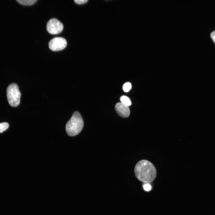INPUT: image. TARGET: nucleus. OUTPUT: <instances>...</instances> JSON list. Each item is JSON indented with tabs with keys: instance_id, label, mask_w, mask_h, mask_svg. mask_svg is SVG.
Wrapping results in <instances>:
<instances>
[{
	"instance_id": "1",
	"label": "nucleus",
	"mask_w": 215,
	"mask_h": 215,
	"mask_svg": "<svg viewBox=\"0 0 215 215\" xmlns=\"http://www.w3.org/2000/svg\"><path fill=\"white\" fill-rule=\"evenodd\" d=\"M134 173L136 178L144 183L153 181L156 176V171L154 165L147 160H142L136 164Z\"/></svg>"
},
{
	"instance_id": "2",
	"label": "nucleus",
	"mask_w": 215,
	"mask_h": 215,
	"mask_svg": "<svg viewBox=\"0 0 215 215\" xmlns=\"http://www.w3.org/2000/svg\"><path fill=\"white\" fill-rule=\"evenodd\" d=\"M84 122L80 113L78 111H75L65 127L66 132L70 136L78 134L82 130Z\"/></svg>"
},
{
	"instance_id": "3",
	"label": "nucleus",
	"mask_w": 215,
	"mask_h": 215,
	"mask_svg": "<svg viewBox=\"0 0 215 215\" xmlns=\"http://www.w3.org/2000/svg\"><path fill=\"white\" fill-rule=\"evenodd\" d=\"M7 95L8 101L11 106L16 107L19 105L21 93L17 84L13 83L8 87Z\"/></svg>"
},
{
	"instance_id": "4",
	"label": "nucleus",
	"mask_w": 215,
	"mask_h": 215,
	"mask_svg": "<svg viewBox=\"0 0 215 215\" xmlns=\"http://www.w3.org/2000/svg\"><path fill=\"white\" fill-rule=\"evenodd\" d=\"M63 27L62 23L55 18L49 20L47 24V31L52 34H56L60 33L63 30Z\"/></svg>"
},
{
	"instance_id": "5",
	"label": "nucleus",
	"mask_w": 215,
	"mask_h": 215,
	"mask_svg": "<svg viewBox=\"0 0 215 215\" xmlns=\"http://www.w3.org/2000/svg\"><path fill=\"white\" fill-rule=\"evenodd\" d=\"M66 39L62 37H56L50 40L49 43L50 49L53 51H57L64 49L67 46Z\"/></svg>"
},
{
	"instance_id": "6",
	"label": "nucleus",
	"mask_w": 215,
	"mask_h": 215,
	"mask_svg": "<svg viewBox=\"0 0 215 215\" xmlns=\"http://www.w3.org/2000/svg\"><path fill=\"white\" fill-rule=\"evenodd\" d=\"M116 110L118 114L123 117H127L130 114V110L128 107L121 102L117 103L115 106Z\"/></svg>"
},
{
	"instance_id": "7",
	"label": "nucleus",
	"mask_w": 215,
	"mask_h": 215,
	"mask_svg": "<svg viewBox=\"0 0 215 215\" xmlns=\"http://www.w3.org/2000/svg\"><path fill=\"white\" fill-rule=\"evenodd\" d=\"M120 101L122 103L128 107L130 106L131 104L130 99L125 96H121L120 98Z\"/></svg>"
},
{
	"instance_id": "8",
	"label": "nucleus",
	"mask_w": 215,
	"mask_h": 215,
	"mask_svg": "<svg viewBox=\"0 0 215 215\" xmlns=\"http://www.w3.org/2000/svg\"><path fill=\"white\" fill-rule=\"evenodd\" d=\"M37 0H16L21 4L24 5H30L34 4Z\"/></svg>"
},
{
	"instance_id": "9",
	"label": "nucleus",
	"mask_w": 215,
	"mask_h": 215,
	"mask_svg": "<svg viewBox=\"0 0 215 215\" xmlns=\"http://www.w3.org/2000/svg\"><path fill=\"white\" fill-rule=\"evenodd\" d=\"M9 125L8 123L4 122L0 123V133L3 132L8 128Z\"/></svg>"
},
{
	"instance_id": "10",
	"label": "nucleus",
	"mask_w": 215,
	"mask_h": 215,
	"mask_svg": "<svg viewBox=\"0 0 215 215\" xmlns=\"http://www.w3.org/2000/svg\"><path fill=\"white\" fill-rule=\"evenodd\" d=\"M131 88V85L129 82H127L124 84L123 86V89L125 92H128Z\"/></svg>"
},
{
	"instance_id": "11",
	"label": "nucleus",
	"mask_w": 215,
	"mask_h": 215,
	"mask_svg": "<svg viewBox=\"0 0 215 215\" xmlns=\"http://www.w3.org/2000/svg\"><path fill=\"white\" fill-rule=\"evenodd\" d=\"M143 187L144 190L147 191H150L151 189V186L149 183H144Z\"/></svg>"
},
{
	"instance_id": "12",
	"label": "nucleus",
	"mask_w": 215,
	"mask_h": 215,
	"mask_svg": "<svg viewBox=\"0 0 215 215\" xmlns=\"http://www.w3.org/2000/svg\"><path fill=\"white\" fill-rule=\"evenodd\" d=\"M74 2L78 4H82L86 3L87 0H74Z\"/></svg>"
},
{
	"instance_id": "13",
	"label": "nucleus",
	"mask_w": 215,
	"mask_h": 215,
	"mask_svg": "<svg viewBox=\"0 0 215 215\" xmlns=\"http://www.w3.org/2000/svg\"><path fill=\"white\" fill-rule=\"evenodd\" d=\"M211 36L214 42H215V30L211 33Z\"/></svg>"
}]
</instances>
